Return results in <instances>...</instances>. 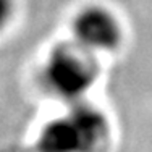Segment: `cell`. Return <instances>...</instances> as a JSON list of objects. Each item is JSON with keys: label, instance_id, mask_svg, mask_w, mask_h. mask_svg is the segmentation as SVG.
I'll list each match as a JSON object with an SVG mask.
<instances>
[{"label": "cell", "instance_id": "obj_3", "mask_svg": "<svg viewBox=\"0 0 152 152\" xmlns=\"http://www.w3.org/2000/svg\"><path fill=\"white\" fill-rule=\"evenodd\" d=\"M75 42L92 55L117 49L121 28L117 18L104 8H88L79 13L73 24Z\"/></svg>", "mask_w": 152, "mask_h": 152}, {"label": "cell", "instance_id": "obj_1", "mask_svg": "<svg viewBox=\"0 0 152 152\" xmlns=\"http://www.w3.org/2000/svg\"><path fill=\"white\" fill-rule=\"evenodd\" d=\"M44 84L52 96L71 104H79L97 78V65L91 52L78 44L61 45L47 58Z\"/></svg>", "mask_w": 152, "mask_h": 152}, {"label": "cell", "instance_id": "obj_4", "mask_svg": "<svg viewBox=\"0 0 152 152\" xmlns=\"http://www.w3.org/2000/svg\"><path fill=\"white\" fill-rule=\"evenodd\" d=\"M13 7H15L13 0H0V31L7 28V24L12 20Z\"/></svg>", "mask_w": 152, "mask_h": 152}, {"label": "cell", "instance_id": "obj_2", "mask_svg": "<svg viewBox=\"0 0 152 152\" xmlns=\"http://www.w3.org/2000/svg\"><path fill=\"white\" fill-rule=\"evenodd\" d=\"M105 136V118L91 107L76 104L70 113L49 123L39 146L44 152H96Z\"/></svg>", "mask_w": 152, "mask_h": 152}]
</instances>
